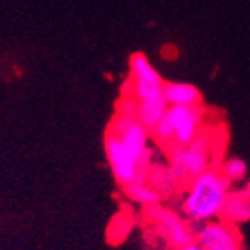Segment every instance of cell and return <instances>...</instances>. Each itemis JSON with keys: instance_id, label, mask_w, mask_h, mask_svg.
I'll use <instances>...</instances> for the list:
<instances>
[{"instance_id": "7", "label": "cell", "mask_w": 250, "mask_h": 250, "mask_svg": "<svg viewBox=\"0 0 250 250\" xmlns=\"http://www.w3.org/2000/svg\"><path fill=\"white\" fill-rule=\"evenodd\" d=\"M194 242L203 250H243L242 234L236 226L215 219L198 226Z\"/></svg>"}, {"instance_id": "9", "label": "cell", "mask_w": 250, "mask_h": 250, "mask_svg": "<svg viewBox=\"0 0 250 250\" xmlns=\"http://www.w3.org/2000/svg\"><path fill=\"white\" fill-rule=\"evenodd\" d=\"M163 96L168 107H198L201 105V91L189 83H167L163 84Z\"/></svg>"}, {"instance_id": "1", "label": "cell", "mask_w": 250, "mask_h": 250, "mask_svg": "<svg viewBox=\"0 0 250 250\" xmlns=\"http://www.w3.org/2000/svg\"><path fill=\"white\" fill-rule=\"evenodd\" d=\"M231 188L233 186L226 180L219 167H212L192 177L180 201L184 217L198 226L221 219Z\"/></svg>"}, {"instance_id": "10", "label": "cell", "mask_w": 250, "mask_h": 250, "mask_svg": "<svg viewBox=\"0 0 250 250\" xmlns=\"http://www.w3.org/2000/svg\"><path fill=\"white\" fill-rule=\"evenodd\" d=\"M146 182L158 192L161 200L163 198L173 196L177 189L180 188V182L173 177L168 165H154V163H150L149 170L146 173Z\"/></svg>"}, {"instance_id": "5", "label": "cell", "mask_w": 250, "mask_h": 250, "mask_svg": "<svg viewBox=\"0 0 250 250\" xmlns=\"http://www.w3.org/2000/svg\"><path fill=\"white\" fill-rule=\"evenodd\" d=\"M104 149H105V158H107L108 167H110V171H112L114 179L117 180L119 186L125 188V186H128L131 182H137V180H146L147 168L108 129L107 133H105Z\"/></svg>"}, {"instance_id": "12", "label": "cell", "mask_w": 250, "mask_h": 250, "mask_svg": "<svg viewBox=\"0 0 250 250\" xmlns=\"http://www.w3.org/2000/svg\"><path fill=\"white\" fill-rule=\"evenodd\" d=\"M221 173L226 177V180L233 186V184H242L245 182L247 175H249V167L247 163L240 158H228L221 163L219 167Z\"/></svg>"}, {"instance_id": "2", "label": "cell", "mask_w": 250, "mask_h": 250, "mask_svg": "<svg viewBox=\"0 0 250 250\" xmlns=\"http://www.w3.org/2000/svg\"><path fill=\"white\" fill-rule=\"evenodd\" d=\"M203 105L198 107H168L158 125L150 129L156 142L165 147H186L205 128Z\"/></svg>"}, {"instance_id": "3", "label": "cell", "mask_w": 250, "mask_h": 250, "mask_svg": "<svg viewBox=\"0 0 250 250\" xmlns=\"http://www.w3.org/2000/svg\"><path fill=\"white\" fill-rule=\"evenodd\" d=\"M213 137L208 129L203 128L201 133L186 147H170L168 149V167L171 173L182 186L201 171L215 167L213 165Z\"/></svg>"}, {"instance_id": "14", "label": "cell", "mask_w": 250, "mask_h": 250, "mask_svg": "<svg viewBox=\"0 0 250 250\" xmlns=\"http://www.w3.org/2000/svg\"><path fill=\"white\" fill-rule=\"evenodd\" d=\"M180 250H203V249H201L196 242H191V243H188V245H184Z\"/></svg>"}, {"instance_id": "4", "label": "cell", "mask_w": 250, "mask_h": 250, "mask_svg": "<svg viewBox=\"0 0 250 250\" xmlns=\"http://www.w3.org/2000/svg\"><path fill=\"white\" fill-rule=\"evenodd\" d=\"M146 217L154 229V236L163 240L171 250H180L184 245L194 242V231L189 221L175 210L159 203L146 208Z\"/></svg>"}, {"instance_id": "6", "label": "cell", "mask_w": 250, "mask_h": 250, "mask_svg": "<svg viewBox=\"0 0 250 250\" xmlns=\"http://www.w3.org/2000/svg\"><path fill=\"white\" fill-rule=\"evenodd\" d=\"M163 77L144 53L129 56V96L135 102H144L163 95Z\"/></svg>"}, {"instance_id": "8", "label": "cell", "mask_w": 250, "mask_h": 250, "mask_svg": "<svg viewBox=\"0 0 250 250\" xmlns=\"http://www.w3.org/2000/svg\"><path fill=\"white\" fill-rule=\"evenodd\" d=\"M221 219L233 226L243 224L250 221V180L231 188Z\"/></svg>"}, {"instance_id": "13", "label": "cell", "mask_w": 250, "mask_h": 250, "mask_svg": "<svg viewBox=\"0 0 250 250\" xmlns=\"http://www.w3.org/2000/svg\"><path fill=\"white\" fill-rule=\"evenodd\" d=\"M131 228H133V219L128 213H119L114 217L110 226H108V240L112 243L123 242L125 238H128Z\"/></svg>"}, {"instance_id": "11", "label": "cell", "mask_w": 250, "mask_h": 250, "mask_svg": "<svg viewBox=\"0 0 250 250\" xmlns=\"http://www.w3.org/2000/svg\"><path fill=\"white\" fill-rule=\"evenodd\" d=\"M125 194L133 201V203L140 205L144 208H149V207H154V205L161 203V196L154 189L150 188L146 180H137V182H131L128 186H125Z\"/></svg>"}]
</instances>
